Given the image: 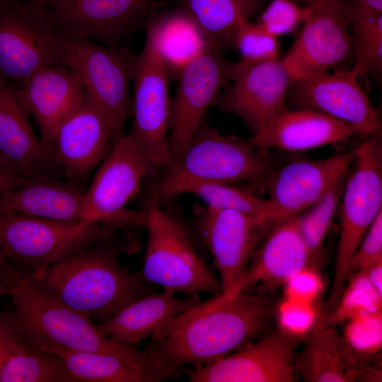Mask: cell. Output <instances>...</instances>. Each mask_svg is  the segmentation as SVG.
<instances>
[{
	"label": "cell",
	"mask_w": 382,
	"mask_h": 382,
	"mask_svg": "<svg viewBox=\"0 0 382 382\" xmlns=\"http://www.w3.org/2000/svg\"><path fill=\"white\" fill-rule=\"evenodd\" d=\"M144 209L147 243L143 278L175 294H222L220 280L196 250L180 218L163 205Z\"/></svg>",
	"instance_id": "5b68a950"
},
{
	"label": "cell",
	"mask_w": 382,
	"mask_h": 382,
	"mask_svg": "<svg viewBox=\"0 0 382 382\" xmlns=\"http://www.w3.org/2000/svg\"><path fill=\"white\" fill-rule=\"evenodd\" d=\"M266 150L248 139L224 135L203 120L179 159L151 185L146 205L183 183L258 185L272 170Z\"/></svg>",
	"instance_id": "277c9868"
},
{
	"label": "cell",
	"mask_w": 382,
	"mask_h": 382,
	"mask_svg": "<svg viewBox=\"0 0 382 382\" xmlns=\"http://www.w3.org/2000/svg\"><path fill=\"white\" fill-rule=\"evenodd\" d=\"M0 154L23 177L45 174L59 177L63 170L55 156L33 131L28 114L9 84L0 77Z\"/></svg>",
	"instance_id": "cb8c5ba5"
},
{
	"label": "cell",
	"mask_w": 382,
	"mask_h": 382,
	"mask_svg": "<svg viewBox=\"0 0 382 382\" xmlns=\"http://www.w3.org/2000/svg\"><path fill=\"white\" fill-rule=\"evenodd\" d=\"M272 307L270 299L260 294H221L163 323L147 348L179 371L203 366L251 342L269 322Z\"/></svg>",
	"instance_id": "7a4b0ae2"
},
{
	"label": "cell",
	"mask_w": 382,
	"mask_h": 382,
	"mask_svg": "<svg viewBox=\"0 0 382 382\" xmlns=\"http://www.w3.org/2000/svg\"><path fill=\"white\" fill-rule=\"evenodd\" d=\"M193 211L195 230L219 272L222 294H232L274 220L207 204H196Z\"/></svg>",
	"instance_id": "4fadbf2b"
},
{
	"label": "cell",
	"mask_w": 382,
	"mask_h": 382,
	"mask_svg": "<svg viewBox=\"0 0 382 382\" xmlns=\"http://www.w3.org/2000/svg\"><path fill=\"white\" fill-rule=\"evenodd\" d=\"M357 131L349 124L308 109L285 108L248 138L254 146L298 151L346 141Z\"/></svg>",
	"instance_id": "603a6c76"
},
{
	"label": "cell",
	"mask_w": 382,
	"mask_h": 382,
	"mask_svg": "<svg viewBox=\"0 0 382 382\" xmlns=\"http://www.w3.org/2000/svg\"><path fill=\"white\" fill-rule=\"evenodd\" d=\"M142 52L133 78L131 132L127 134L141 156L158 171L168 169L170 124L169 76L154 33L147 26Z\"/></svg>",
	"instance_id": "30bf717a"
},
{
	"label": "cell",
	"mask_w": 382,
	"mask_h": 382,
	"mask_svg": "<svg viewBox=\"0 0 382 382\" xmlns=\"http://www.w3.org/2000/svg\"><path fill=\"white\" fill-rule=\"evenodd\" d=\"M138 61L124 45H100L65 35L63 63L80 79L87 96L108 120L115 141L132 116L129 84Z\"/></svg>",
	"instance_id": "ba28073f"
},
{
	"label": "cell",
	"mask_w": 382,
	"mask_h": 382,
	"mask_svg": "<svg viewBox=\"0 0 382 382\" xmlns=\"http://www.w3.org/2000/svg\"><path fill=\"white\" fill-rule=\"evenodd\" d=\"M25 177L0 168V196L20 187Z\"/></svg>",
	"instance_id": "7bdbcfd3"
},
{
	"label": "cell",
	"mask_w": 382,
	"mask_h": 382,
	"mask_svg": "<svg viewBox=\"0 0 382 382\" xmlns=\"http://www.w3.org/2000/svg\"><path fill=\"white\" fill-rule=\"evenodd\" d=\"M3 361H4V357H3V347H2V342L0 335V373L1 371V368L3 366Z\"/></svg>",
	"instance_id": "7dc6e473"
},
{
	"label": "cell",
	"mask_w": 382,
	"mask_h": 382,
	"mask_svg": "<svg viewBox=\"0 0 382 382\" xmlns=\"http://www.w3.org/2000/svg\"><path fill=\"white\" fill-rule=\"evenodd\" d=\"M121 230L86 221H62L0 212V256L38 272L62 253L80 244L107 239Z\"/></svg>",
	"instance_id": "8fae6325"
},
{
	"label": "cell",
	"mask_w": 382,
	"mask_h": 382,
	"mask_svg": "<svg viewBox=\"0 0 382 382\" xmlns=\"http://www.w3.org/2000/svg\"><path fill=\"white\" fill-rule=\"evenodd\" d=\"M3 366L0 382H76L56 356L22 342L0 313Z\"/></svg>",
	"instance_id": "f546056e"
},
{
	"label": "cell",
	"mask_w": 382,
	"mask_h": 382,
	"mask_svg": "<svg viewBox=\"0 0 382 382\" xmlns=\"http://www.w3.org/2000/svg\"><path fill=\"white\" fill-rule=\"evenodd\" d=\"M301 340L279 330L215 361L181 370L191 382H294Z\"/></svg>",
	"instance_id": "2e32d148"
},
{
	"label": "cell",
	"mask_w": 382,
	"mask_h": 382,
	"mask_svg": "<svg viewBox=\"0 0 382 382\" xmlns=\"http://www.w3.org/2000/svg\"><path fill=\"white\" fill-rule=\"evenodd\" d=\"M237 64L225 59L219 49L209 44L178 76L170 101L168 146L172 165L183 153L206 111L229 85Z\"/></svg>",
	"instance_id": "5bb4252c"
},
{
	"label": "cell",
	"mask_w": 382,
	"mask_h": 382,
	"mask_svg": "<svg viewBox=\"0 0 382 382\" xmlns=\"http://www.w3.org/2000/svg\"><path fill=\"white\" fill-rule=\"evenodd\" d=\"M175 0H65L50 10L68 37L120 46Z\"/></svg>",
	"instance_id": "9a60e30c"
},
{
	"label": "cell",
	"mask_w": 382,
	"mask_h": 382,
	"mask_svg": "<svg viewBox=\"0 0 382 382\" xmlns=\"http://www.w3.org/2000/svg\"><path fill=\"white\" fill-rule=\"evenodd\" d=\"M351 18L382 13V0H345Z\"/></svg>",
	"instance_id": "b9f144b4"
},
{
	"label": "cell",
	"mask_w": 382,
	"mask_h": 382,
	"mask_svg": "<svg viewBox=\"0 0 382 382\" xmlns=\"http://www.w3.org/2000/svg\"><path fill=\"white\" fill-rule=\"evenodd\" d=\"M229 85L215 102L222 111L241 117L253 134L286 108L293 75L282 59L237 62Z\"/></svg>",
	"instance_id": "ac0fdd59"
},
{
	"label": "cell",
	"mask_w": 382,
	"mask_h": 382,
	"mask_svg": "<svg viewBox=\"0 0 382 382\" xmlns=\"http://www.w3.org/2000/svg\"><path fill=\"white\" fill-rule=\"evenodd\" d=\"M147 26L154 33L171 80L176 81L184 68L212 44L194 19L176 4L161 12Z\"/></svg>",
	"instance_id": "f1b7e54d"
},
{
	"label": "cell",
	"mask_w": 382,
	"mask_h": 382,
	"mask_svg": "<svg viewBox=\"0 0 382 382\" xmlns=\"http://www.w3.org/2000/svg\"><path fill=\"white\" fill-rule=\"evenodd\" d=\"M114 141L108 120L85 92L58 125L52 151L64 175L78 183L106 158Z\"/></svg>",
	"instance_id": "d6986e66"
},
{
	"label": "cell",
	"mask_w": 382,
	"mask_h": 382,
	"mask_svg": "<svg viewBox=\"0 0 382 382\" xmlns=\"http://www.w3.org/2000/svg\"><path fill=\"white\" fill-rule=\"evenodd\" d=\"M313 1V0H311V1Z\"/></svg>",
	"instance_id": "f907efd6"
},
{
	"label": "cell",
	"mask_w": 382,
	"mask_h": 382,
	"mask_svg": "<svg viewBox=\"0 0 382 382\" xmlns=\"http://www.w3.org/2000/svg\"><path fill=\"white\" fill-rule=\"evenodd\" d=\"M381 296L362 270L350 274L341 296L318 328L341 324L357 316L381 313Z\"/></svg>",
	"instance_id": "d6a6232c"
},
{
	"label": "cell",
	"mask_w": 382,
	"mask_h": 382,
	"mask_svg": "<svg viewBox=\"0 0 382 382\" xmlns=\"http://www.w3.org/2000/svg\"><path fill=\"white\" fill-rule=\"evenodd\" d=\"M307 11V4L299 6L291 0H271L257 23L278 37L293 32L303 22Z\"/></svg>",
	"instance_id": "74e56055"
},
{
	"label": "cell",
	"mask_w": 382,
	"mask_h": 382,
	"mask_svg": "<svg viewBox=\"0 0 382 382\" xmlns=\"http://www.w3.org/2000/svg\"><path fill=\"white\" fill-rule=\"evenodd\" d=\"M300 1H303L305 3H306V4H310L311 2V0H300Z\"/></svg>",
	"instance_id": "681fc988"
},
{
	"label": "cell",
	"mask_w": 382,
	"mask_h": 382,
	"mask_svg": "<svg viewBox=\"0 0 382 382\" xmlns=\"http://www.w3.org/2000/svg\"><path fill=\"white\" fill-rule=\"evenodd\" d=\"M346 180L335 185L309 207L311 208L306 213L296 214L300 233L318 267L323 261L324 240L343 194Z\"/></svg>",
	"instance_id": "836d02e7"
},
{
	"label": "cell",
	"mask_w": 382,
	"mask_h": 382,
	"mask_svg": "<svg viewBox=\"0 0 382 382\" xmlns=\"http://www.w3.org/2000/svg\"><path fill=\"white\" fill-rule=\"evenodd\" d=\"M183 194L195 195L209 206L231 209L260 218L276 220L287 216L269 199L231 183H183L166 190L154 205L162 206Z\"/></svg>",
	"instance_id": "1f68e13d"
},
{
	"label": "cell",
	"mask_w": 382,
	"mask_h": 382,
	"mask_svg": "<svg viewBox=\"0 0 382 382\" xmlns=\"http://www.w3.org/2000/svg\"><path fill=\"white\" fill-rule=\"evenodd\" d=\"M369 280L378 293L382 296V260H379L363 270Z\"/></svg>",
	"instance_id": "ee69618b"
},
{
	"label": "cell",
	"mask_w": 382,
	"mask_h": 382,
	"mask_svg": "<svg viewBox=\"0 0 382 382\" xmlns=\"http://www.w3.org/2000/svg\"><path fill=\"white\" fill-rule=\"evenodd\" d=\"M83 192L79 184L64 182L53 175L25 177L20 187L0 196V212L62 221H81Z\"/></svg>",
	"instance_id": "4316f807"
},
{
	"label": "cell",
	"mask_w": 382,
	"mask_h": 382,
	"mask_svg": "<svg viewBox=\"0 0 382 382\" xmlns=\"http://www.w3.org/2000/svg\"><path fill=\"white\" fill-rule=\"evenodd\" d=\"M11 1H12V0H0V8L5 6L6 4L10 2Z\"/></svg>",
	"instance_id": "c3c4849f"
},
{
	"label": "cell",
	"mask_w": 382,
	"mask_h": 382,
	"mask_svg": "<svg viewBox=\"0 0 382 382\" xmlns=\"http://www.w3.org/2000/svg\"><path fill=\"white\" fill-rule=\"evenodd\" d=\"M158 173L129 136L122 134L84 190L82 219L119 229L144 227L146 209L134 211L126 206L139 191L143 180Z\"/></svg>",
	"instance_id": "9c48e42d"
},
{
	"label": "cell",
	"mask_w": 382,
	"mask_h": 382,
	"mask_svg": "<svg viewBox=\"0 0 382 382\" xmlns=\"http://www.w3.org/2000/svg\"><path fill=\"white\" fill-rule=\"evenodd\" d=\"M64 41L50 9L11 1L0 8V77L20 89L39 69L64 66Z\"/></svg>",
	"instance_id": "52a82bcc"
},
{
	"label": "cell",
	"mask_w": 382,
	"mask_h": 382,
	"mask_svg": "<svg viewBox=\"0 0 382 382\" xmlns=\"http://www.w3.org/2000/svg\"><path fill=\"white\" fill-rule=\"evenodd\" d=\"M18 101L37 124L40 139L52 151L54 132L84 96L79 77L67 66L39 69L20 89L11 88Z\"/></svg>",
	"instance_id": "7402d4cb"
},
{
	"label": "cell",
	"mask_w": 382,
	"mask_h": 382,
	"mask_svg": "<svg viewBox=\"0 0 382 382\" xmlns=\"http://www.w3.org/2000/svg\"><path fill=\"white\" fill-rule=\"evenodd\" d=\"M233 47L240 54V62L247 64L273 60L277 59L279 54L277 37L250 21L245 22L238 28Z\"/></svg>",
	"instance_id": "8d00e7d4"
},
{
	"label": "cell",
	"mask_w": 382,
	"mask_h": 382,
	"mask_svg": "<svg viewBox=\"0 0 382 382\" xmlns=\"http://www.w3.org/2000/svg\"><path fill=\"white\" fill-rule=\"evenodd\" d=\"M303 27L282 58L294 79L348 69L354 36L345 0H313Z\"/></svg>",
	"instance_id": "7c38bea8"
},
{
	"label": "cell",
	"mask_w": 382,
	"mask_h": 382,
	"mask_svg": "<svg viewBox=\"0 0 382 382\" xmlns=\"http://www.w3.org/2000/svg\"><path fill=\"white\" fill-rule=\"evenodd\" d=\"M306 267L318 269L300 233L296 214L279 218L254 251L238 291L257 284L274 289Z\"/></svg>",
	"instance_id": "44dd1931"
},
{
	"label": "cell",
	"mask_w": 382,
	"mask_h": 382,
	"mask_svg": "<svg viewBox=\"0 0 382 382\" xmlns=\"http://www.w3.org/2000/svg\"><path fill=\"white\" fill-rule=\"evenodd\" d=\"M200 301L199 294L181 299L175 293L163 289L161 293H151L125 304L98 325L112 340L131 345L152 336L163 323Z\"/></svg>",
	"instance_id": "83f0119b"
},
{
	"label": "cell",
	"mask_w": 382,
	"mask_h": 382,
	"mask_svg": "<svg viewBox=\"0 0 382 382\" xmlns=\"http://www.w3.org/2000/svg\"><path fill=\"white\" fill-rule=\"evenodd\" d=\"M352 152L353 169L341 197L340 233L326 312L337 304L351 274L350 260L382 212L381 131L367 136Z\"/></svg>",
	"instance_id": "8992f818"
},
{
	"label": "cell",
	"mask_w": 382,
	"mask_h": 382,
	"mask_svg": "<svg viewBox=\"0 0 382 382\" xmlns=\"http://www.w3.org/2000/svg\"><path fill=\"white\" fill-rule=\"evenodd\" d=\"M126 230L71 248L26 279L91 320L101 322L154 290L141 274L129 273L119 264L120 255L139 248Z\"/></svg>",
	"instance_id": "6da1fadb"
},
{
	"label": "cell",
	"mask_w": 382,
	"mask_h": 382,
	"mask_svg": "<svg viewBox=\"0 0 382 382\" xmlns=\"http://www.w3.org/2000/svg\"><path fill=\"white\" fill-rule=\"evenodd\" d=\"M221 51L233 47L240 26L257 14L262 0H175Z\"/></svg>",
	"instance_id": "4dcf8cb0"
},
{
	"label": "cell",
	"mask_w": 382,
	"mask_h": 382,
	"mask_svg": "<svg viewBox=\"0 0 382 382\" xmlns=\"http://www.w3.org/2000/svg\"><path fill=\"white\" fill-rule=\"evenodd\" d=\"M359 79L353 68L295 79L287 98L295 109L324 113L369 136L381 131V122Z\"/></svg>",
	"instance_id": "e0dca14e"
},
{
	"label": "cell",
	"mask_w": 382,
	"mask_h": 382,
	"mask_svg": "<svg viewBox=\"0 0 382 382\" xmlns=\"http://www.w3.org/2000/svg\"><path fill=\"white\" fill-rule=\"evenodd\" d=\"M27 2L44 8L50 9L57 4L65 0H25Z\"/></svg>",
	"instance_id": "f6af8a7d"
},
{
	"label": "cell",
	"mask_w": 382,
	"mask_h": 382,
	"mask_svg": "<svg viewBox=\"0 0 382 382\" xmlns=\"http://www.w3.org/2000/svg\"><path fill=\"white\" fill-rule=\"evenodd\" d=\"M353 160L351 151L321 160L294 161L272 169L258 185L287 216L296 215L346 180Z\"/></svg>",
	"instance_id": "ffe728a7"
},
{
	"label": "cell",
	"mask_w": 382,
	"mask_h": 382,
	"mask_svg": "<svg viewBox=\"0 0 382 382\" xmlns=\"http://www.w3.org/2000/svg\"><path fill=\"white\" fill-rule=\"evenodd\" d=\"M294 365L308 382L378 381L381 376L379 369L350 350L334 325L316 328Z\"/></svg>",
	"instance_id": "d4e9b609"
},
{
	"label": "cell",
	"mask_w": 382,
	"mask_h": 382,
	"mask_svg": "<svg viewBox=\"0 0 382 382\" xmlns=\"http://www.w3.org/2000/svg\"><path fill=\"white\" fill-rule=\"evenodd\" d=\"M0 168H2L12 173L20 175L18 171L16 168V167L1 154H0Z\"/></svg>",
	"instance_id": "bcb514c9"
},
{
	"label": "cell",
	"mask_w": 382,
	"mask_h": 382,
	"mask_svg": "<svg viewBox=\"0 0 382 382\" xmlns=\"http://www.w3.org/2000/svg\"><path fill=\"white\" fill-rule=\"evenodd\" d=\"M317 316L312 302L286 297L277 308L279 330L301 339L312 329Z\"/></svg>",
	"instance_id": "f35d334b"
},
{
	"label": "cell",
	"mask_w": 382,
	"mask_h": 382,
	"mask_svg": "<svg viewBox=\"0 0 382 382\" xmlns=\"http://www.w3.org/2000/svg\"><path fill=\"white\" fill-rule=\"evenodd\" d=\"M354 36V66L359 75L382 71V13L351 18Z\"/></svg>",
	"instance_id": "e575fe53"
},
{
	"label": "cell",
	"mask_w": 382,
	"mask_h": 382,
	"mask_svg": "<svg viewBox=\"0 0 382 382\" xmlns=\"http://www.w3.org/2000/svg\"><path fill=\"white\" fill-rule=\"evenodd\" d=\"M342 338L350 350L370 361L382 346V312L355 317L346 321Z\"/></svg>",
	"instance_id": "d590c367"
},
{
	"label": "cell",
	"mask_w": 382,
	"mask_h": 382,
	"mask_svg": "<svg viewBox=\"0 0 382 382\" xmlns=\"http://www.w3.org/2000/svg\"><path fill=\"white\" fill-rule=\"evenodd\" d=\"M286 297L312 302L323 289L317 270L306 267L293 275L286 283Z\"/></svg>",
	"instance_id": "60d3db41"
},
{
	"label": "cell",
	"mask_w": 382,
	"mask_h": 382,
	"mask_svg": "<svg viewBox=\"0 0 382 382\" xmlns=\"http://www.w3.org/2000/svg\"><path fill=\"white\" fill-rule=\"evenodd\" d=\"M382 260V212L376 217L349 262L351 273L363 270Z\"/></svg>",
	"instance_id": "ab89813d"
},
{
	"label": "cell",
	"mask_w": 382,
	"mask_h": 382,
	"mask_svg": "<svg viewBox=\"0 0 382 382\" xmlns=\"http://www.w3.org/2000/svg\"><path fill=\"white\" fill-rule=\"evenodd\" d=\"M13 307L4 313L25 344L46 343L72 351L112 354L129 359L157 360L154 352L139 350L104 335L92 320L21 276L5 291Z\"/></svg>",
	"instance_id": "3957f363"
},
{
	"label": "cell",
	"mask_w": 382,
	"mask_h": 382,
	"mask_svg": "<svg viewBox=\"0 0 382 382\" xmlns=\"http://www.w3.org/2000/svg\"><path fill=\"white\" fill-rule=\"evenodd\" d=\"M28 345L58 357L76 382H160L180 374L161 361H140L112 354L72 351L46 343Z\"/></svg>",
	"instance_id": "484cf974"
}]
</instances>
